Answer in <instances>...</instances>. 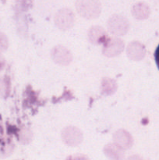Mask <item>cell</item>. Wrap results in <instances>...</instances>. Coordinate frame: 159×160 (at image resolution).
I'll return each mask as SVG.
<instances>
[{
  "instance_id": "1",
  "label": "cell",
  "mask_w": 159,
  "mask_h": 160,
  "mask_svg": "<svg viewBox=\"0 0 159 160\" xmlns=\"http://www.w3.org/2000/svg\"><path fill=\"white\" fill-rule=\"evenodd\" d=\"M154 59H155V62L159 70V45L157 47V48H156L155 52H154Z\"/></svg>"
}]
</instances>
